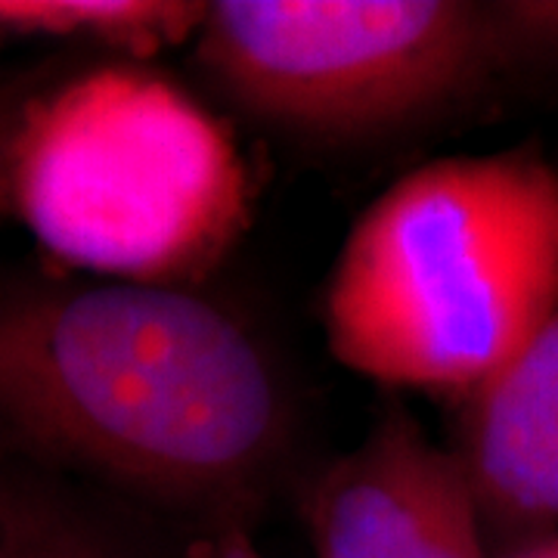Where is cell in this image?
Segmentation results:
<instances>
[{
	"mask_svg": "<svg viewBox=\"0 0 558 558\" xmlns=\"http://www.w3.org/2000/svg\"><path fill=\"white\" fill-rule=\"evenodd\" d=\"M0 558H137L53 494L0 478Z\"/></svg>",
	"mask_w": 558,
	"mask_h": 558,
	"instance_id": "8",
	"label": "cell"
},
{
	"mask_svg": "<svg viewBox=\"0 0 558 558\" xmlns=\"http://www.w3.org/2000/svg\"><path fill=\"white\" fill-rule=\"evenodd\" d=\"M35 94L25 87H0V183H3V171H7V159L13 149V140L20 134V124L25 119L28 100Z\"/></svg>",
	"mask_w": 558,
	"mask_h": 558,
	"instance_id": "10",
	"label": "cell"
},
{
	"mask_svg": "<svg viewBox=\"0 0 558 558\" xmlns=\"http://www.w3.org/2000/svg\"><path fill=\"white\" fill-rule=\"evenodd\" d=\"M515 558H558V539H553V543H537V546L524 549Z\"/></svg>",
	"mask_w": 558,
	"mask_h": 558,
	"instance_id": "12",
	"label": "cell"
},
{
	"mask_svg": "<svg viewBox=\"0 0 558 558\" xmlns=\"http://www.w3.org/2000/svg\"><path fill=\"white\" fill-rule=\"evenodd\" d=\"M462 465L481 519L543 527L558 519V311L469 398Z\"/></svg>",
	"mask_w": 558,
	"mask_h": 558,
	"instance_id": "6",
	"label": "cell"
},
{
	"mask_svg": "<svg viewBox=\"0 0 558 558\" xmlns=\"http://www.w3.org/2000/svg\"><path fill=\"white\" fill-rule=\"evenodd\" d=\"M0 186L50 255L156 286L199 282L252 218L230 128L134 65L35 90Z\"/></svg>",
	"mask_w": 558,
	"mask_h": 558,
	"instance_id": "3",
	"label": "cell"
},
{
	"mask_svg": "<svg viewBox=\"0 0 558 558\" xmlns=\"http://www.w3.org/2000/svg\"><path fill=\"white\" fill-rule=\"evenodd\" d=\"M558 311V174L534 153L395 180L341 245L326 339L363 379L475 395Z\"/></svg>",
	"mask_w": 558,
	"mask_h": 558,
	"instance_id": "2",
	"label": "cell"
},
{
	"mask_svg": "<svg viewBox=\"0 0 558 558\" xmlns=\"http://www.w3.org/2000/svg\"><path fill=\"white\" fill-rule=\"evenodd\" d=\"M490 10L506 44L558 57V0H509Z\"/></svg>",
	"mask_w": 558,
	"mask_h": 558,
	"instance_id": "9",
	"label": "cell"
},
{
	"mask_svg": "<svg viewBox=\"0 0 558 558\" xmlns=\"http://www.w3.org/2000/svg\"><path fill=\"white\" fill-rule=\"evenodd\" d=\"M289 410L258 339L183 286L0 292V432L171 502H223L274 465Z\"/></svg>",
	"mask_w": 558,
	"mask_h": 558,
	"instance_id": "1",
	"label": "cell"
},
{
	"mask_svg": "<svg viewBox=\"0 0 558 558\" xmlns=\"http://www.w3.org/2000/svg\"><path fill=\"white\" fill-rule=\"evenodd\" d=\"M208 558H267L260 556L258 549H255V543H248V539L242 537L240 531H230V534H223L220 543L215 546V553Z\"/></svg>",
	"mask_w": 558,
	"mask_h": 558,
	"instance_id": "11",
	"label": "cell"
},
{
	"mask_svg": "<svg viewBox=\"0 0 558 558\" xmlns=\"http://www.w3.org/2000/svg\"><path fill=\"white\" fill-rule=\"evenodd\" d=\"M208 3L186 0H28L0 3V35L87 38L128 53H156L196 38Z\"/></svg>",
	"mask_w": 558,
	"mask_h": 558,
	"instance_id": "7",
	"label": "cell"
},
{
	"mask_svg": "<svg viewBox=\"0 0 558 558\" xmlns=\"http://www.w3.org/2000/svg\"><path fill=\"white\" fill-rule=\"evenodd\" d=\"M196 40L227 97L319 137L438 112L509 47L494 10L462 0H220Z\"/></svg>",
	"mask_w": 558,
	"mask_h": 558,
	"instance_id": "4",
	"label": "cell"
},
{
	"mask_svg": "<svg viewBox=\"0 0 558 558\" xmlns=\"http://www.w3.org/2000/svg\"><path fill=\"white\" fill-rule=\"evenodd\" d=\"M317 558H487L459 453L391 413L314 490Z\"/></svg>",
	"mask_w": 558,
	"mask_h": 558,
	"instance_id": "5",
	"label": "cell"
}]
</instances>
